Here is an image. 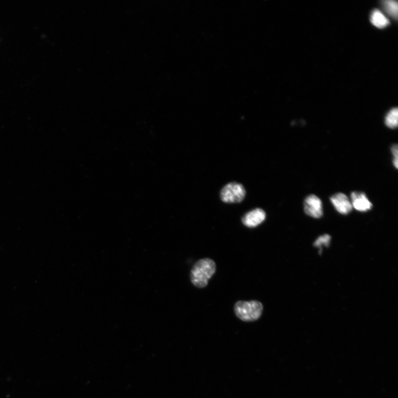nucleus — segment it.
Returning a JSON list of instances; mask_svg holds the SVG:
<instances>
[{
  "label": "nucleus",
  "instance_id": "1",
  "mask_svg": "<svg viewBox=\"0 0 398 398\" xmlns=\"http://www.w3.org/2000/svg\"><path fill=\"white\" fill-rule=\"evenodd\" d=\"M216 265L212 259H200L193 266L191 271V281L194 286L198 288H204L215 274Z\"/></svg>",
  "mask_w": 398,
  "mask_h": 398
},
{
  "label": "nucleus",
  "instance_id": "9",
  "mask_svg": "<svg viewBox=\"0 0 398 398\" xmlns=\"http://www.w3.org/2000/svg\"><path fill=\"white\" fill-rule=\"evenodd\" d=\"M398 110L396 108L392 109L385 117V123L387 127L395 128L397 126Z\"/></svg>",
  "mask_w": 398,
  "mask_h": 398
},
{
  "label": "nucleus",
  "instance_id": "7",
  "mask_svg": "<svg viewBox=\"0 0 398 398\" xmlns=\"http://www.w3.org/2000/svg\"><path fill=\"white\" fill-rule=\"evenodd\" d=\"M350 203L356 210L366 212L372 209L373 205L364 193L354 192L350 195Z\"/></svg>",
  "mask_w": 398,
  "mask_h": 398
},
{
  "label": "nucleus",
  "instance_id": "5",
  "mask_svg": "<svg viewBox=\"0 0 398 398\" xmlns=\"http://www.w3.org/2000/svg\"><path fill=\"white\" fill-rule=\"evenodd\" d=\"M266 218L265 211L258 208L246 213L242 218V222L245 227L253 228L262 224Z\"/></svg>",
  "mask_w": 398,
  "mask_h": 398
},
{
  "label": "nucleus",
  "instance_id": "12",
  "mask_svg": "<svg viewBox=\"0 0 398 398\" xmlns=\"http://www.w3.org/2000/svg\"><path fill=\"white\" fill-rule=\"evenodd\" d=\"M391 152L394 156L393 164L395 167L397 169V145H394L391 147Z\"/></svg>",
  "mask_w": 398,
  "mask_h": 398
},
{
  "label": "nucleus",
  "instance_id": "11",
  "mask_svg": "<svg viewBox=\"0 0 398 398\" xmlns=\"http://www.w3.org/2000/svg\"><path fill=\"white\" fill-rule=\"evenodd\" d=\"M331 237L329 235H325L319 237L318 240L315 242L314 246L321 248L323 245L328 247L330 244Z\"/></svg>",
  "mask_w": 398,
  "mask_h": 398
},
{
  "label": "nucleus",
  "instance_id": "8",
  "mask_svg": "<svg viewBox=\"0 0 398 398\" xmlns=\"http://www.w3.org/2000/svg\"><path fill=\"white\" fill-rule=\"evenodd\" d=\"M371 22L372 24L379 28L387 27L389 23V20L379 10H374L371 16Z\"/></svg>",
  "mask_w": 398,
  "mask_h": 398
},
{
  "label": "nucleus",
  "instance_id": "10",
  "mask_svg": "<svg viewBox=\"0 0 398 398\" xmlns=\"http://www.w3.org/2000/svg\"><path fill=\"white\" fill-rule=\"evenodd\" d=\"M385 9L391 16L397 19V4L396 2L388 0L383 2Z\"/></svg>",
  "mask_w": 398,
  "mask_h": 398
},
{
  "label": "nucleus",
  "instance_id": "4",
  "mask_svg": "<svg viewBox=\"0 0 398 398\" xmlns=\"http://www.w3.org/2000/svg\"><path fill=\"white\" fill-rule=\"evenodd\" d=\"M304 211L306 215L319 218L323 215V207L322 200L317 196L310 195L304 201Z\"/></svg>",
  "mask_w": 398,
  "mask_h": 398
},
{
  "label": "nucleus",
  "instance_id": "3",
  "mask_svg": "<svg viewBox=\"0 0 398 398\" xmlns=\"http://www.w3.org/2000/svg\"><path fill=\"white\" fill-rule=\"evenodd\" d=\"M245 189L242 184L236 182L230 183L222 190L220 197L226 203H239L244 199Z\"/></svg>",
  "mask_w": 398,
  "mask_h": 398
},
{
  "label": "nucleus",
  "instance_id": "6",
  "mask_svg": "<svg viewBox=\"0 0 398 398\" xmlns=\"http://www.w3.org/2000/svg\"><path fill=\"white\" fill-rule=\"evenodd\" d=\"M330 200L335 209L341 214L347 215L352 210L351 203L345 194L337 193L332 196Z\"/></svg>",
  "mask_w": 398,
  "mask_h": 398
},
{
  "label": "nucleus",
  "instance_id": "2",
  "mask_svg": "<svg viewBox=\"0 0 398 398\" xmlns=\"http://www.w3.org/2000/svg\"><path fill=\"white\" fill-rule=\"evenodd\" d=\"M263 311V306L258 300L239 301L234 306L236 316L245 322H254L258 320Z\"/></svg>",
  "mask_w": 398,
  "mask_h": 398
}]
</instances>
